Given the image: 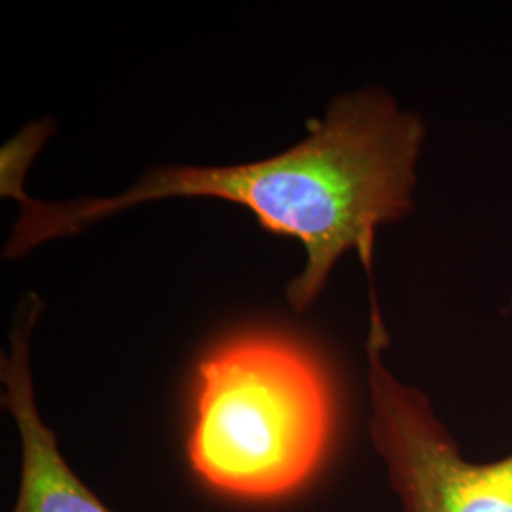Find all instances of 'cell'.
<instances>
[{"label":"cell","instance_id":"1","mask_svg":"<svg viewBox=\"0 0 512 512\" xmlns=\"http://www.w3.org/2000/svg\"><path fill=\"white\" fill-rule=\"evenodd\" d=\"M425 126L380 90L334 99L321 120L293 148L251 164L164 165L145 173L124 194L80 202H37L23 183L2 188L19 203L6 258L84 232L93 222L129 207L167 198H217L243 205L275 236L298 239L306 266L287 287L302 313L325 289L340 256L355 251L372 272L380 226L403 220L412 209L416 164Z\"/></svg>","mask_w":512,"mask_h":512},{"label":"cell","instance_id":"2","mask_svg":"<svg viewBox=\"0 0 512 512\" xmlns=\"http://www.w3.org/2000/svg\"><path fill=\"white\" fill-rule=\"evenodd\" d=\"M336 421L334 384L315 353L281 334H239L198 365L188 459L219 494L283 499L323 467Z\"/></svg>","mask_w":512,"mask_h":512},{"label":"cell","instance_id":"3","mask_svg":"<svg viewBox=\"0 0 512 512\" xmlns=\"http://www.w3.org/2000/svg\"><path fill=\"white\" fill-rule=\"evenodd\" d=\"M389 336L372 293L366 365L370 389V439L387 465L404 512H512V456L476 465L412 385L384 365Z\"/></svg>","mask_w":512,"mask_h":512},{"label":"cell","instance_id":"4","mask_svg":"<svg viewBox=\"0 0 512 512\" xmlns=\"http://www.w3.org/2000/svg\"><path fill=\"white\" fill-rule=\"evenodd\" d=\"M40 315L38 296H25L10 332L12 348L0 361L2 404L18 425L21 475L12 512H114L74 475L54 431L42 421L29 365V338Z\"/></svg>","mask_w":512,"mask_h":512}]
</instances>
